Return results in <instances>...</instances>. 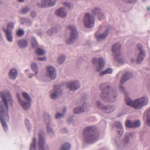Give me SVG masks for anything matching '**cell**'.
<instances>
[{"mask_svg": "<svg viewBox=\"0 0 150 150\" xmlns=\"http://www.w3.org/2000/svg\"><path fill=\"white\" fill-rule=\"evenodd\" d=\"M102 91L100 97L102 100L107 103H113L117 100L118 93L115 87L109 83H103L99 86Z\"/></svg>", "mask_w": 150, "mask_h": 150, "instance_id": "1", "label": "cell"}, {"mask_svg": "<svg viewBox=\"0 0 150 150\" xmlns=\"http://www.w3.org/2000/svg\"><path fill=\"white\" fill-rule=\"evenodd\" d=\"M84 141L88 144H91L97 141L100 136L99 130L96 126L86 127L83 133Z\"/></svg>", "mask_w": 150, "mask_h": 150, "instance_id": "2", "label": "cell"}, {"mask_svg": "<svg viewBox=\"0 0 150 150\" xmlns=\"http://www.w3.org/2000/svg\"><path fill=\"white\" fill-rule=\"evenodd\" d=\"M121 47V44L120 42H117L112 45L111 49L115 60L120 65L124 63V60L122 57Z\"/></svg>", "mask_w": 150, "mask_h": 150, "instance_id": "3", "label": "cell"}, {"mask_svg": "<svg viewBox=\"0 0 150 150\" xmlns=\"http://www.w3.org/2000/svg\"><path fill=\"white\" fill-rule=\"evenodd\" d=\"M68 29L70 31V37L66 40L67 45H71L76 41L79 37L78 32L76 27L73 25H69L68 26Z\"/></svg>", "mask_w": 150, "mask_h": 150, "instance_id": "4", "label": "cell"}, {"mask_svg": "<svg viewBox=\"0 0 150 150\" xmlns=\"http://www.w3.org/2000/svg\"><path fill=\"white\" fill-rule=\"evenodd\" d=\"M95 23V18L92 15L89 13H86L83 19V24L84 27L87 29H90L93 27Z\"/></svg>", "mask_w": 150, "mask_h": 150, "instance_id": "5", "label": "cell"}, {"mask_svg": "<svg viewBox=\"0 0 150 150\" xmlns=\"http://www.w3.org/2000/svg\"><path fill=\"white\" fill-rule=\"evenodd\" d=\"M110 31L109 26L104 27L100 28L95 34V38L98 41H101L107 38Z\"/></svg>", "mask_w": 150, "mask_h": 150, "instance_id": "6", "label": "cell"}, {"mask_svg": "<svg viewBox=\"0 0 150 150\" xmlns=\"http://www.w3.org/2000/svg\"><path fill=\"white\" fill-rule=\"evenodd\" d=\"M96 105L98 109L102 110V112L105 114L111 113L115 110V107L114 105H104L100 101L97 100L96 102Z\"/></svg>", "mask_w": 150, "mask_h": 150, "instance_id": "7", "label": "cell"}, {"mask_svg": "<svg viewBox=\"0 0 150 150\" xmlns=\"http://www.w3.org/2000/svg\"><path fill=\"white\" fill-rule=\"evenodd\" d=\"M147 103H148V98L147 97L144 96V97H141L133 102L132 107L136 109H140L142 108V107L146 105Z\"/></svg>", "mask_w": 150, "mask_h": 150, "instance_id": "8", "label": "cell"}, {"mask_svg": "<svg viewBox=\"0 0 150 150\" xmlns=\"http://www.w3.org/2000/svg\"><path fill=\"white\" fill-rule=\"evenodd\" d=\"M62 89L61 85H55L53 88V91L50 93V97L52 100H55L59 98L62 94Z\"/></svg>", "mask_w": 150, "mask_h": 150, "instance_id": "9", "label": "cell"}, {"mask_svg": "<svg viewBox=\"0 0 150 150\" xmlns=\"http://www.w3.org/2000/svg\"><path fill=\"white\" fill-rule=\"evenodd\" d=\"M137 48L138 50L139 51V53L138 55V57H137L136 62L138 64H140L143 60L146 57V52L143 49V46L141 44H138L137 45Z\"/></svg>", "mask_w": 150, "mask_h": 150, "instance_id": "10", "label": "cell"}, {"mask_svg": "<svg viewBox=\"0 0 150 150\" xmlns=\"http://www.w3.org/2000/svg\"><path fill=\"white\" fill-rule=\"evenodd\" d=\"M56 2V0H42L41 3L37 4V6L41 8H50L55 6Z\"/></svg>", "mask_w": 150, "mask_h": 150, "instance_id": "11", "label": "cell"}, {"mask_svg": "<svg viewBox=\"0 0 150 150\" xmlns=\"http://www.w3.org/2000/svg\"><path fill=\"white\" fill-rule=\"evenodd\" d=\"M8 109L6 108L5 104L2 101H0V115L6 121L9 120V116L8 115Z\"/></svg>", "mask_w": 150, "mask_h": 150, "instance_id": "12", "label": "cell"}, {"mask_svg": "<svg viewBox=\"0 0 150 150\" xmlns=\"http://www.w3.org/2000/svg\"><path fill=\"white\" fill-rule=\"evenodd\" d=\"M14 28V24L12 22H10L7 25L6 29H4L6 33L7 39L8 42H11L12 41L13 38L12 36V30Z\"/></svg>", "mask_w": 150, "mask_h": 150, "instance_id": "13", "label": "cell"}, {"mask_svg": "<svg viewBox=\"0 0 150 150\" xmlns=\"http://www.w3.org/2000/svg\"><path fill=\"white\" fill-rule=\"evenodd\" d=\"M67 88L70 91H75L78 90L81 86V84L78 80L68 82L66 84Z\"/></svg>", "mask_w": 150, "mask_h": 150, "instance_id": "14", "label": "cell"}, {"mask_svg": "<svg viewBox=\"0 0 150 150\" xmlns=\"http://www.w3.org/2000/svg\"><path fill=\"white\" fill-rule=\"evenodd\" d=\"M114 128L115 129V133L118 137L120 138L124 133L123 126L120 121H116L114 125Z\"/></svg>", "mask_w": 150, "mask_h": 150, "instance_id": "15", "label": "cell"}, {"mask_svg": "<svg viewBox=\"0 0 150 150\" xmlns=\"http://www.w3.org/2000/svg\"><path fill=\"white\" fill-rule=\"evenodd\" d=\"M88 109H89L88 104H87L86 103H85L81 106L75 107L73 110V114H81L87 111Z\"/></svg>", "mask_w": 150, "mask_h": 150, "instance_id": "16", "label": "cell"}, {"mask_svg": "<svg viewBox=\"0 0 150 150\" xmlns=\"http://www.w3.org/2000/svg\"><path fill=\"white\" fill-rule=\"evenodd\" d=\"M17 97L19 104H20V105H21V107H23L24 110L27 111V110H29L30 109L31 107L30 102L24 100L21 98L20 95L19 93L17 94Z\"/></svg>", "mask_w": 150, "mask_h": 150, "instance_id": "17", "label": "cell"}, {"mask_svg": "<svg viewBox=\"0 0 150 150\" xmlns=\"http://www.w3.org/2000/svg\"><path fill=\"white\" fill-rule=\"evenodd\" d=\"M125 125L128 128H136L140 127V122L139 120L133 121L127 120L126 121Z\"/></svg>", "mask_w": 150, "mask_h": 150, "instance_id": "18", "label": "cell"}, {"mask_svg": "<svg viewBox=\"0 0 150 150\" xmlns=\"http://www.w3.org/2000/svg\"><path fill=\"white\" fill-rule=\"evenodd\" d=\"M47 71L49 77L51 80H54L56 78L57 71L54 67L48 66L47 68Z\"/></svg>", "mask_w": 150, "mask_h": 150, "instance_id": "19", "label": "cell"}, {"mask_svg": "<svg viewBox=\"0 0 150 150\" xmlns=\"http://www.w3.org/2000/svg\"><path fill=\"white\" fill-rule=\"evenodd\" d=\"M45 139L43 133H40L38 134V147L40 150H43L45 147Z\"/></svg>", "mask_w": 150, "mask_h": 150, "instance_id": "20", "label": "cell"}, {"mask_svg": "<svg viewBox=\"0 0 150 150\" xmlns=\"http://www.w3.org/2000/svg\"><path fill=\"white\" fill-rule=\"evenodd\" d=\"M55 15L57 17L62 18H65L67 15V12L66 9L63 7H61L56 10L55 12Z\"/></svg>", "mask_w": 150, "mask_h": 150, "instance_id": "21", "label": "cell"}, {"mask_svg": "<svg viewBox=\"0 0 150 150\" xmlns=\"http://www.w3.org/2000/svg\"><path fill=\"white\" fill-rule=\"evenodd\" d=\"M133 77V75L131 72H127L125 73L123 75L121 79L120 84L121 86L123 85L126 82H127L129 79L132 78Z\"/></svg>", "mask_w": 150, "mask_h": 150, "instance_id": "22", "label": "cell"}, {"mask_svg": "<svg viewBox=\"0 0 150 150\" xmlns=\"http://www.w3.org/2000/svg\"><path fill=\"white\" fill-rule=\"evenodd\" d=\"M18 76V72L15 69L12 68L9 70L8 77L10 79L15 80Z\"/></svg>", "mask_w": 150, "mask_h": 150, "instance_id": "23", "label": "cell"}, {"mask_svg": "<svg viewBox=\"0 0 150 150\" xmlns=\"http://www.w3.org/2000/svg\"><path fill=\"white\" fill-rule=\"evenodd\" d=\"M144 119L147 126H150V107L145 112Z\"/></svg>", "mask_w": 150, "mask_h": 150, "instance_id": "24", "label": "cell"}, {"mask_svg": "<svg viewBox=\"0 0 150 150\" xmlns=\"http://www.w3.org/2000/svg\"><path fill=\"white\" fill-rule=\"evenodd\" d=\"M60 27L59 26H56L49 29L46 31V33L49 36H52L58 32L59 30Z\"/></svg>", "mask_w": 150, "mask_h": 150, "instance_id": "25", "label": "cell"}, {"mask_svg": "<svg viewBox=\"0 0 150 150\" xmlns=\"http://www.w3.org/2000/svg\"><path fill=\"white\" fill-rule=\"evenodd\" d=\"M105 65V62L104 59L102 58H99L98 59V66L97 68V70L98 72L101 71L104 68Z\"/></svg>", "mask_w": 150, "mask_h": 150, "instance_id": "26", "label": "cell"}, {"mask_svg": "<svg viewBox=\"0 0 150 150\" xmlns=\"http://www.w3.org/2000/svg\"><path fill=\"white\" fill-rule=\"evenodd\" d=\"M18 46L21 49H25L28 46V41L26 40L22 39L18 42Z\"/></svg>", "mask_w": 150, "mask_h": 150, "instance_id": "27", "label": "cell"}, {"mask_svg": "<svg viewBox=\"0 0 150 150\" xmlns=\"http://www.w3.org/2000/svg\"><path fill=\"white\" fill-rule=\"evenodd\" d=\"M0 122L2 126L3 130L6 132H7L8 131V126L6 122V120L0 115Z\"/></svg>", "mask_w": 150, "mask_h": 150, "instance_id": "28", "label": "cell"}, {"mask_svg": "<svg viewBox=\"0 0 150 150\" xmlns=\"http://www.w3.org/2000/svg\"><path fill=\"white\" fill-rule=\"evenodd\" d=\"M44 121L47 125H49L50 123V117L49 114L46 112H44L43 114Z\"/></svg>", "mask_w": 150, "mask_h": 150, "instance_id": "29", "label": "cell"}, {"mask_svg": "<svg viewBox=\"0 0 150 150\" xmlns=\"http://www.w3.org/2000/svg\"><path fill=\"white\" fill-rule=\"evenodd\" d=\"M0 97H1L2 101L5 104V106L6 107V108L8 110V102L6 96L5 94L2 93V92H0Z\"/></svg>", "mask_w": 150, "mask_h": 150, "instance_id": "30", "label": "cell"}, {"mask_svg": "<svg viewBox=\"0 0 150 150\" xmlns=\"http://www.w3.org/2000/svg\"><path fill=\"white\" fill-rule=\"evenodd\" d=\"M66 111V107H64L63 110H62V113H61L57 112L55 115V118L57 119H62L65 115Z\"/></svg>", "mask_w": 150, "mask_h": 150, "instance_id": "31", "label": "cell"}, {"mask_svg": "<svg viewBox=\"0 0 150 150\" xmlns=\"http://www.w3.org/2000/svg\"><path fill=\"white\" fill-rule=\"evenodd\" d=\"M25 124L27 131L29 133H30L31 131L32 128V126L30 121L29 119H27V118L25 119Z\"/></svg>", "mask_w": 150, "mask_h": 150, "instance_id": "32", "label": "cell"}, {"mask_svg": "<svg viewBox=\"0 0 150 150\" xmlns=\"http://www.w3.org/2000/svg\"><path fill=\"white\" fill-rule=\"evenodd\" d=\"M20 22L22 24H25L26 25H30L32 24V21L28 18H21L20 19Z\"/></svg>", "mask_w": 150, "mask_h": 150, "instance_id": "33", "label": "cell"}, {"mask_svg": "<svg viewBox=\"0 0 150 150\" xmlns=\"http://www.w3.org/2000/svg\"><path fill=\"white\" fill-rule=\"evenodd\" d=\"M6 96L7 99L8 101L9 102V104L11 106H13V101L12 98V96L10 94V92L8 91H6L4 93Z\"/></svg>", "mask_w": 150, "mask_h": 150, "instance_id": "34", "label": "cell"}, {"mask_svg": "<svg viewBox=\"0 0 150 150\" xmlns=\"http://www.w3.org/2000/svg\"><path fill=\"white\" fill-rule=\"evenodd\" d=\"M31 68L32 71L34 72V74L37 75L38 74V71H39L37 64L36 63H34V62L32 63L31 65Z\"/></svg>", "mask_w": 150, "mask_h": 150, "instance_id": "35", "label": "cell"}, {"mask_svg": "<svg viewBox=\"0 0 150 150\" xmlns=\"http://www.w3.org/2000/svg\"><path fill=\"white\" fill-rule=\"evenodd\" d=\"M112 72H113L112 69L111 68H108L105 70L100 72L99 73V75L100 76H103L104 75H107V74H112Z\"/></svg>", "mask_w": 150, "mask_h": 150, "instance_id": "36", "label": "cell"}, {"mask_svg": "<svg viewBox=\"0 0 150 150\" xmlns=\"http://www.w3.org/2000/svg\"><path fill=\"white\" fill-rule=\"evenodd\" d=\"M71 148V144L68 142H66L64 143L62 146L60 148L61 150H70Z\"/></svg>", "mask_w": 150, "mask_h": 150, "instance_id": "37", "label": "cell"}, {"mask_svg": "<svg viewBox=\"0 0 150 150\" xmlns=\"http://www.w3.org/2000/svg\"><path fill=\"white\" fill-rule=\"evenodd\" d=\"M133 101L131 100V98L128 96V95L126 94L125 96V102L128 106L129 107H132V105Z\"/></svg>", "mask_w": 150, "mask_h": 150, "instance_id": "38", "label": "cell"}, {"mask_svg": "<svg viewBox=\"0 0 150 150\" xmlns=\"http://www.w3.org/2000/svg\"><path fill=\"white\" fill-rule=\"evenodd\" d=\"M66 60V57L65 55H61L58 58L57 62L59 64H63Z\"/></svg>", "mask_w": 150, "mask_h": 150, "instance_id": "39", "label": "cell"}, {"mask_svg": "<svg viewBox=\"0 0 150 150\" xmlns=\"http://www.w3.org/2000/svg\"><path fill=\"white\" fill-rule=\"evenodd\" d=\"M31 44L32 47L33 48H36L37 46L38 43H37L36 38L34 37L32 38L31 40Z\"/></svg>", "mask_w": 150, "mask_h": 150, "instance_id": "40", "label": "cell"}, {"mask_svg": "<svg viewBox=\"0 0 150 150\" xmlns=\"http://www.w3.org/2000/svg\"><path fill=\"white\" fill-rule=\"evenodd\" d=\"M22 96L24 97V99L26 101L29 102H31V99L30 97V96L26 92H24L22 93Z\"/></svg>", "mask_w": 150, "mask_h": 150, "instance_id": "41", "label": "cell"}, {"mask_svg": "<svg viewBox=\"0 0 150 150\" xmlns=\"http://www.w3.org/2000/svg\"><path fill=\"white\" fill-rule=\"evenodd\" d=\"M131 134L130 133H127L125 135V137H124V140H123V143L125 144L126 145L128 144L129 141V139H130V137Z\"/></svg>", "mask_w": 150, "mask_h": 150, "instance_id": "42", "label": "cell"}, {"mask_svg": "<svg viewBox=\"0 0 150 150\" xmlns=\"http://www.w3.org/2000/svg\"><path fill=\"white\" fill-rule=\"evenodd\" d=\"M36 145H37V140L36 139L33 138L32 139V142L31 144L30 147V150H35L36 149Z\"/></svg>", "mask_w": 150, "mask_h": 150, "instance_id": "43", "label": "cell"}, {"mask_svg": "<svg viewBox=\"0 0 150 150\" xmlns=\"http://www.w3.org/2000/svg\"><path fill=\"white\" fill-rule=\"evenodd\" d=\"M35 53L39 56H42V55H44L45 52L43 49H41V48H37L35 51Z\"/></svg>", "mask_w": 150, "mask_h": 150, "instance_id": "44", "label": "cell"}, {"mask_svg": "<svg viewBox=\"0 0 150 150\" xmlns=\"http://www.w3.org/2000/svg\"><path fill=\"white\" fill-rule=\"evenodd\" d=\"M63 6L66 7L68 9H72L73 7V3H69V2H67V1H65L63 3Z\"/></svg>", "mask_w": 150, "mask_h": 150, "instance_id": "45", "label": "cell"}, {"mask_svg": "<svg viewBox=\"0 0 150 150\" xmlns=\"http://www.w3.org/2000/svg\"><path fill=\"white\" fill-rule=\"evenodd\" d=\"M47 132L50 135H54L55 134L53 129L49 125H47Z\"/></svg>", "mask_w": 150, "mask_h": 150, "instance_id": "46", "label": "cell"}, {"mask_svg": "<svg viewBox=\"0 0 150 150\" xmlns=\"http://www.w3.org/2000/svg\"><path fill=\"white\" fill-rule=\"evenodd\" d=\"M30 10V8L28 7H25L23 8L21 10V13L23 14H25L29 12Z\"/></svg>", "mask_w": 150, "mask_h": 150, "instance_id": "47", "label": "cell"}, {"mask_svg": "<svg viewBox=\"0 0 150 150\" xmlns=\"http://www.w3.org/2000/svg\"><path fill=\"white\" fill-rule=\"evenodd\" d=\"M92 62V64L93 65H94V66H98V59H97V58H93V59Z\"/></svg>", "mask_w": 150, "mask_h": 150, "instance_id": "48", "label": "cell"}, {"mask_svg": "<svg viewBox=\"0 0 150 150\" xmlns=\"http://www.w3.org/2000/svg\"><path fill=\"white\" fill-rule=\"evenodd\" d=\"M24 34V30L22 29H19L17 31V35L19 37H21V36H23Z\"/></svg>", "mask_w": 150, "mask_h": 150, "instance_id": "49", "label": "cell"}, {"mask_svg": "<svg viewBox=\"0 0 150 150\" xmlns=\"http://www.w3.org/2000/svg\"><path fill=\"white\" fill-rule=\"evenodd\" d=\"M100 10V9L99 8H95V9H93V10H92L93 13L95 15H96L97 14V13L99 12Z\"/></svg>", "mask_w": 150, "mask_h": 150, "instance_id": "50", "label": "cell"}, {"mask_svg": "<svg viewBox=\"0 0 150 150\" xmlns=\"http://www.w3.org/2000/svg\"><path fill=\"white\" fill-rule=\"evenodd\" d=\"M97 15H98V19L100 20H102V19H103L104 14L102 13L98 12L97 13Z\"/></svg>", "mask_w": 150, "mask_h": 150, "instance_id": "51", "label": "cell"}, {"mask_svg": "<svg viewBox=\"0 0 150 150\" xmlns=\"http://www.w3.org/2000/svg\"><path fill=\"white\" fill-rule=\"evenodd\" d=\"M30 16L32 18H34L37 16V13L34 11H32L30 13Z\"/></svg>", "mask_w": 150, "mask_h": 150, "instance_id": "52", "label": "cell"}, {"mask_svg": "<svg viewBox=\"0 0 150 150\" xmlns=\"http://www.w3.org/2000/svg\"><path fill=\"white\" fill-rule=\"evenodd\" d=\"M61 132L62 133H67L68 132V130H67V128H63L61 130Z\"/></svg>", "mask_w": 150, "mask_h": 150, "instance_id": "53", "label": "cell"}, {"mask_svg": "<svg viewBox=\"0 0 150 150\" xmlns=\"http://www.w3.org/2000/svg\"><path fill=\"white\" fill-rule=\"evenodd\" d=\"M38 60L41 61H44L47 60V58L46 57H43L38 58Z\"/></svg>", "mask_w": 150, "mask_h": 150, "instance_id": "54", "label": "cell"}, {"mask_svg": "<svg viewBox=\"0 0 150 150\" xmlns=\"http://www.w3.org/2000/svg\"><path fill=\"white\" fill-rule=\"evenodd\" d=\"M72 120H73V119H72V117H71L70 118H68V122L69 123V122H72Z\"/></svg>", "mask_w": 150, "mask_h": 150, "instance_id": "55", "label": "cell"}, {"mask_svg": "<svg viewBox=\"0 0 150 150\" xmlns=\"http://www.w3.org/2000/svg\"><path fill=\"white\" fill-rule=\"evenodd\" d=\"M25 0H18V1L20 3H22V2H24Z\"/></svg>", "mask_w": 150, "mask_h": 150, "instance_id": "56", "label": "cell"}, {"mask_svg": "<svg viewBox=\"0 0 150 150\" xmlns=\"http://www.w3.org/2000/svg\"><path fill=\"white\" fill-rule=\"evenodd\" d=\"M3 40V38H2V35H1V33L0 32V40Z\"/></svg>", "mask_w": 150, "mask_h": 150, "instance_id": "57", "label": "cell"}, {"mask_svg": "<svg viewBox=\"0 0 150 150\" xmlns=\"http://www.w3.org/2000/svg\"><path fill=\"white\" fill-rule=\"evenodd\" d=\"M143 1H145V0H143Z\"/></svg>", "mask_w": 150, "mask_h": 150, "instance_id": "58", "label": "cell"}]
</instances>
